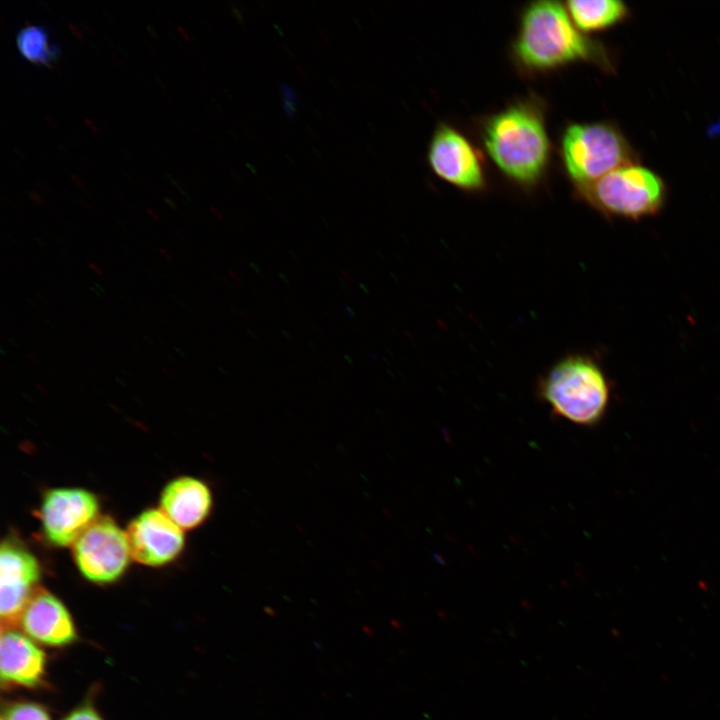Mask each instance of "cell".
Segmentation results:
<instances>
[{
	"instance_id": "obj_1",
	"label": "cell",
	"mask_w": 720,
	"mask_h": 720,
	"mask_svg": "<svg viewBox=\"0 0 720 720\" xmlns=\"http://www.w3.org/2000/svg\"><path fill=\"white\" fill-rule=\"evenodd\" d=\"M483 146L497 168L519 186H535L545 174L550 141L543 105L535 98L515 102L481 125Z\"/></svg>"
},
{
	"instance_id": "obj_2",
	"label": "cell",
	"mask_w": 720,
	"mask_h": 720,
	"mask_svg": "<svg viewBox=\"0 0 720 720\" xmlns=\"http://www.w3.org/2000/svg\"><path fill=\"white\" fill-rule=\"evenodd\" d=\"M512 55L520 69L529 73L580 61L601 64L605 59L603 48L575 26L565 5L552 0L534 1L523 9Z\"/></svg>"
},
{
	"instance_id": "obj_3",
	"label": "cell",
	"mask_w": 720,
	"mask_h": 720,
	"mask_svg": "<svg viewBox=\"0 0 720 720\" xmlns=\"http://www.w3.org/2000/svg\"><path fill=\"white\" fill-rule=\"evenodd\" d=\"M537 394L553 416L576 425L593 426L606 413L610 384L594 358L571 353L556 361L539 378Z\"/></svg>"
},
{
	"instance_id": "obj_4",
	"label": "cell",
	"mask_w": 720,
	"mask_h": 720,
	"mask_svg": "<svg viewBox=\"0 0 720 720\" xmlns=\"http://www.w3.org/2000/svg\"><path fill=\"white\" fill-rule=\"evenodd\" d=\"M560 155L575 190L633 163L629 143L607 122L569 124L562 133Z\"/></svg>"
},
{
	"instance_id": "obj_5",
	"label": "cell",
	"mask_w": 720,
	"mask_h": 720,
	"mask_svg": "<svg viewBox=\"0 0 720 720\" xmlns=\"http://www.w3.org/2000/svg\"><path fill=\"white\" fill-rule=\"evenodd\" d=\"M575 191L580 199L603 215L633 220L656 214L665 200L662 179L634 163L612 170Z\"/></svg>"
},
{
	"instance_id": "obj_6",
	"label": "cell",
	"mask_w": 720,
	"mask_h": 720,
	"mask_svg": "<svg viewBox=\"0 0 720 720\" xmlns=\"http://www.w3.org/2000/svg\"><path fill=\"white\" fill-rule=\"evenodd\" d=\"M72 546L78 570L96 584L118 580L132 558L127 533L107 516H99Z\"/></svg>"
},
{
	"instance_id": "obj_7",
	"label": "cell",
	"mask_w": 720,
	"mask_h": 720,
	"mask_svg": "<svg viewBox=\"0 0 720 720\" xmlns=\"http://www.w3.org/2000/svg\"><path fill=\"white\" fill-rule=\"evenodd\" d=\"M99 502L82 488H54L41 501L38 517L46 540L56 547L73 545L99 517Z\"/></svg>"
},
{
	"instance_id": "obj_8",
	"label": "cell",
	"mask_w": 720,
	"mask_h": 720,
	"mask_svg": "<svg viewBox=\"0 0 720 720\" xmlns=\"http://www.w3.org/2000/svg\"><path fill=\"white\" fill-rule=\"evenodd\" d=\"M432 171L445 182L467 192L486 186L483 162L473 144L457 129L440 123L427 153Z\"/></svg>"
},
{
	"instance_id": "obj_9",
	"label": "cell",
	"mask_w": 720,
	"mask_h": 720,
	"mask_svg": "<svg viewBox=\"0 0 720 720\" xmlns=\"http://www.w3.org/2000/svg\"><path fill=\"white\" fill-rule=\"evenodd\" d=\"M40 564L17 539L6 538L0 549V615L3 622H18L19 616L38 589Z\"/></svg>"
},
{
	"instance_id": "obj_10",
	"label": "cell",
	"mask_w": 720,
	"mask_h": 720,
	"mask_svg": "<svg viewBox=\"0 0 720 720\" xmlns=\"http://www.w3.org/2000/svg\"><path fill=\"white\" fill-rule=\"evenodd\" d=\"M126 533L132 559L149 567L169 564L185 543L182 529L161 509L141 512L129 523Z\"/></svg>"
},
{
	"instance_id": "obj_11",
	"label": "cell",
	"mask_w": 720,
	"mask_h": 720,
	"mask_svg": "<svg viewBox=\"0 0 720 720\" xmlns=\"http://www.w3.org/2000/svg\"><path fill=\"white\" fill-rule=\"evenodd\" d=\"M18 622L29 638L43 645L62 647L77 636L65 605L49 591L38 587L21 612Z\"/></svg>"
},
{
	"instance_id": "obj_12",
	"label": "cell",
	"mask_w": 720,
	"mask_h": 720,
	"mask_svg": "<svg viewBox=\"0 0 720 720\" xmlns=\"http://www.w3.org/2000/svg\"><path fill=\"white\" fill-rule=\"evenodd\" d=\"M46 656L25 633L7 627L0 638V674L3 683L32 688L45 674Z\"/></svg>"
},
{
	"instance_id": "obj_13",
	"label": "cell",
	"mask_w": 720,
	"mask_h": 720,
	"mask_svg": "<svg viewBox=\"0 0 720 720\" xmlns=\"http://www.w3.org/2000/svg\"><path fill=\"white\" fill-rule=\"evenodd\" d=\"M212 505L208 485L191 476L173 479L161 492V510L182 530L200 526L209 516Z\"/></svg>"
},
{
	"instance_id": "obj_14",
	"label": "cell",
	"mask_w": 720,
	"mask_h": 720,
	"mask_svg": "<svg viewBox=\"0 0 720 720\" xmlns=\"http://www.w3.org/2000/svg\"><path fill=\"white\" fill-rule=\"evenodd\" d=\"M566 10L583 33L607 29L620 22L627 8L619 0H570L565 2Z\"/></svg>"
},
{
	"instance_id": "obj_15",
	"label": "cell",
	"mask_w": 720,
	"mask_h": 720,
	"mask_svg": "<svg viewBox=\"0 0 720 720\" xmlns=\"http://www.w3.org/2000/svg\"><path fill=\"white\" fill-rule=\"evenodd\" d=\"M20 54L34 64L49 66L56 62L60 48L52 43L47 29L41 25H26L16 35Z\"/></svg>"
},
{
	"instance_id": "obj_16",
	"label": "cell",
	"mask_w": 720,
	"mask_h": 720,
	"mask_svg": "<svg viewBox=\"0 0 720 720\" xmlns=\"http://www.w3.org/2000/svg\"><path fill=\"white\" fill-rule=\"evenodd\" d=\"M2 720H51V718L41 705L20 702L10 705Z\"/></svg>"
},
{
	"instance_id": "obj_17",
	"label": "cell",
	"mask_w": 720,
	"mask_h": 720,
	"mask_svg": "<svg viewBox=\"0 0 720 720\" xmlns=\"http://www.w3.org/2000/svg\"><path fill=\"white\" fill-rule=\"evenodd\" d=\"M63 720H103L91 705H82L70 712Z\"/></svg>"
},
{
	"instance_id": "obj_18",
	"label": "cell",
	"mask_w": 720,
	"mask_h": 720,
	"mask_svg": "<svg viewBox=\"0 0 720 720\" xmlns=\"http://www.w3.org/2000/svg\"><path fill=\"white\" fill-rule=\"evenodd\" d=\"M88 266L90 267V269H92V271L95 274H97L99 276L103 274L102 270L96 264L88 263Z\"/></svg>"
},
{
	"instance_id": "obj_19",
	"label": "cell",
	"mask_w": 720,
	"mask_h": 720,
	"mask_svg": "<svg viewBox=\"0 0 720 720\" xmlns=\"http://www.w3.org/2000/svg\"><path fill=\"white\" fill-rule=\"evenodd\" d=\"M159 251L164 255V257H165L167 260H169V261L172 260V255L170 254L169 251H167V250L164 249V248H160Z\"/></svg>"
}]
</instances>
